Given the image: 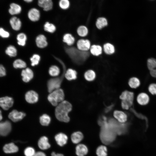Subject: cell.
Returning <instances> with one entry per match:
<instances>
[{
    "mask_svg": "<svg viewBox=\"0 0 156 156\" xmlns=\"http://www.w3.org/2000/svg\"><path fill=\"white\" fill-rule=\"evenodd\" d=\"M58 5L59 7L61 9L66 10L69 8L70 3L69 0H59Z\"/></svg>",
    "mask_w": 156,
    "mask_h": 156,
    "instance_id": "ab89813d",
    "label": "cell"
},
{
    "mask_svg": "<svg viewBox=\"0 0 156 156\" xmlns=\"http://www.w3.org/2000/svg\"><path fill=\"white\" fill-rule=\"evenodd\" d=\"M51 120L50 116L47 114H44L40 118V123L43 126H48L50 124Z\"/></svg>",
    "mask_w": 156,
    "mask_h": 156,
    "instance_id": "836d02e7",
    "label": "cell"
},
{
    "mask_svg": "<svg viewBox=\"0 0 156 156\" xmlns=\"http://www.w3.org/2000/svg\"><path fill=\"white\" fill-rule=\"evenodd\" d=\"M6 70L4 66L0 64V77H3L6 75Z\"/></svg>",
    "mask_w": 156,
    "mask_h": 156,
    "instance_id": "f6af8a7d",
    "label": "cell"
},
{
    "mask_svg": "<svg viewBox=\"0 0 156 156\" xmlns=\"http://www.w3.org/2000/svg\"><path fill=\"white\" fill-rule=\"evenodd\" d=\"M27 39L26 35L23 33H19L16 37L17 43L21 46H24L25 45Z\"/></svg>",
    "mask_w": 156,
    "mask_h": 156,
    "instance_id": "83f0119b",
    "label": "cell"
},
{
    "mask_svg": "<svg viewBox=\"0 0 156 156\" xmlns=\"http://www.w3.org/2000/svg\"><path fill=\"white\" fill-rule=\"evenodd\" d=\"M26 101L30 103H34L37 102L38 99V94L33 90H30L27 92L25 94Z\"/></svg>",
    "mask_w": 156,
    "mask_h": 156,
    "instance_id": "7c38bea8",
    "label": "cell"
},
{
    "mask_svg": "<svg viewBox=\"0 0 156 156\" xmlns=\"http://www.w3.org/2000/svg\"><path fill=\"white\" fill-rule=\"evenodd\" d=\"M36 43L37 47L42 49L46 47L48 45V42L45 36L41 34L38 35L36 39Z\"/></svg>",
    "mask_w": 156,
    "mask_h": 156,
    "instance_id": "9a60e30c",
    "label": "cell"
},
{
    "mask_svg": "<svg viewBox=\"0 0 156 156\" xmlns=\"http://www.w3.org/2000/svg\"><path fill=\"white\" fill-rule=\"evenodd\" d=\"M2 119V116L1 110H0V122Z\"/></svg>",
    "mask_w": 156,
    "mask_h": 156,
    "instance_id": "816d5d0a",
    "label": "cell"
},
{
    "mask_svg": "<svg viewBox=\"0 0 156 156\" xmlns=\"http://www.w3.org/2000/svg\"><path fill=\"white\" fill-rule=\"evenodd\" d=\"M56 106L55 114L57 119L61 122H69L70 118L68 114L72 109L71 104L67 101H63Z\"/></svg>",
    "mask_w": 156,
    "mask_h": 156,
    "instance_id": "6da1fadb",
    "label": "cell"
},
{
    "mask_svg": "<svg viewBox=\"0 0 156 156\" xmlns=\"http://www.w3.org/2000/svg\"><path fill=\"white\" fill-rule=\"evenodd\" d=\"M77 72L75 70L72 68H69L66 71L64 76L68 80L71 81L77 78Z\"/></svg>",
    "mask_w": 156,
    "mask_h": 156,
    "instance_id": "d4e9b609",
    "label": "cell"
},
{
    "mask_svg": "<svg viewBox=\"0 0 156 156\" xmlns=\"http://www.w3.org/2000/svg\"><path fill=\"white\" fill-rule=\"evenodd\" d=\"M23 1L27 3H30L32 2L34 0H23Z\"/></svg>",
    "mask_w": 156,
    "mask_h": 156,
    "instance_id": "f907efd6",
    "label": "cell"
},
{
    "mask_svg": "<svg viewBox=\"0 0 156 156\" xmlns=\"http://www.w3.org/2000/svg\"><path fill=\"white\" fill-rule=\"evenodd\" d=\"M36 153L34 148L31 147H27L24 151L25 156H34Z\"/></svg>",
    "mask_w": 156,
    "mask_h": 156,
    "instance_id": "b9f144b4",
    "label": "cell"
},
{
    "mask_svg": "<svg viewBox=\"0 0 156 156\" xmlns=\"http://www.w3.org/2000/svg\"><path fill=\"white\" fill-rule=\"evenodd\" d=\"M76 154L78 156H85L88 152L87 146L83 144L77 145L75 148Z\"/></svg>",
    "mask_w": 156,
    "mask_h": 156,
    "instance_id": "ffe728a7",
    "label": "cell"
},
{
    "mask_svg": "<svg viewBox=\"0 0 156 156\" xmlns=\"http://www.w3.org/2000/svg\"><path fill=\"white\" fill-rule=\"evenodd\" d=\"M3 150L6 153H14L18 151V148L14 143H10L4 146Z\"/></svg>",
    "mask_w": 156,
    "mask_h": 156,
    "instance_id": "44dd1931",
    "label": "cell"
},
{
    "mask_svg": "<svg viewBox=\"0 0 156 156\" xmlns=\"http://www.w3.org/2000/svg\"><path fill=\"white\" fill-rule=\"evenodd\" d=\"M22 8L19 5L15 3H12L10 5L9 12L12 15H17L21 12Z\"/></svg>",
    "mask_w": 156,
    "mask_h": 156,
    "instance_id": "7402d4cb",
    "label": "cell"
},
{
    "mask_svg": "<svg viewBox=\"0 0 156 156\" xmlns=\"http://www.w3.org/2000/svg\"><path fill=\"white\" fill-rule=\"evenodd\" d=\"M14 100L11 97L6 96L0 98V106L4 110H8L12 107Z\"/></svg>",
    "mask_w": 156,
    "mask_h": 156,
    "instance_id": "ba28073f",
    "label": "cell"
},
{
    "mask_svg": "<svg viewBox=\"0 0 156 156\" xmlns=\"http://www.w3.org/2000/svg\"><path fill=\"white\" fill-rule=\"evenodd\" d=\"M77 49L79 50L83 51H87L90 49L91 43L90 40L88 39H80L77 41Z\"/></svg>",
    "mask_w": 156,
    "mask_h": 156,
    "instance_id": "9c48e42d",
    "label": "cell"
},
{
    "mask_svg": "<svg viewBox=\"0 0 156 156\" xmlns=\"http://www.w3.org/2000/svg\"><path fill=\"white\" fill-rule=\"evenodd\" d=\"M112 105H111L107 107L105 109L106 112H107L109 111L112 109Z\"/></svg>",
    "mask_w": 156,
    "mask_h": 156,
    "instance_id": "681fc988",
    "label": "cell"
},
{
    "mask_svg": "<svg viewBox=\"0 0 156 156\" xmlns=\"http://www.w3.org/2000/svg\"></svg>",
    "mask_w": 156,
    "mask_h": 156,
    "instance_id": "f5cc1de1",
    "label": "cell"
},
{
    "mask_svg": "<svg viewBox=\"0 0 156 156\" xmlns=\"http://www.w3.org/2000/svg\"><path fill=\"white\" fill-rule=\"evenodd\" d=\"M26 114L22 112H18L14 109L8 115L9 118L14 122H17L22 120L25 116Z\"/></svg>",
    "mask_w": 156,
    "mask_h": 156,
    "instance_id": "30bf717a",
    "label": "cell"
},
{
    "mask_svg": "<svg viewBox=\"0 0 156 156\" xmlns=\"http://www.w3.org/2000/svg\"><path fill=\"white\" fill-rule=\"evenodd\" d=\"M103 50L105 54L107 55H112L115 51L114 46L109 43H105L103 46Z\"/></svg>",
    "mask_w": 156,
    "mask_h": 156,
    "instance_id": "f1b7e54d",
    "label": "cell"
},
{
    "mask_svg": "<svg viewBox=\"0 0 156 156\" xmlns=\"http://www.w3.org/2000/svg\"><path fill=\"white\" fill-rule=\"evenodd\" d=\"M122 100L121 106L124 109L127 110L133 105L134 94L127 90L123 92L120 96Z\"/></svg>",
    "mask_w": 156,
    "mask_h": 156,
    "instance_id": "5b68a950",
    "label": "cell"
},
{
    "mask_svg": "<svg viewBox=\"0 0 156 156\" xmlns=\"http://www.w3.org/2000/svg\"><path fill=\"white\" fill-rule=\"evenodd\" d=\"M51 156H64V155L60 153H56L55 152H53L51 154Z\"/></svg>",
    "mask_w": 156,
    "mask_h": 156,
    "instance_id": "c3c4849f",
    "label": "cell"
},
{
    "mask_svg": "<svg viewBox=\"0 0 156 156\" xmlns=\"http://www.w3.org/2000/svg\"><path fill=\"white\" fill-rule=\"evenodd\" d=\"M90 51L91 54L93 55L98 56L102 53V49L100 45L93 44L91 46Z\"/></svg>",
    "mask_w": 156,
    "mask_h": 156,
    "instance_id": "484cf974",
    "label": "cell"
},
{
    "mask_svg": "<svg viewBox=\"0 0 156 156\" xmlns=\"http://www.w3.org/2000/svg\"><path fill=\"white\" fill-rule=\"evenodd\" d=\"M55 139L57 144L60 146H62L67 143L68 137L65 134L60 133L55 135Z\"/></svg>",
    "mask_w": 156,
    "mask_h": 156,
    "instance_id": "2e32d148",
    "label": "cell"
},
{
    "mask_svg": "<svg viewBox=\"0 0 156 156\" xmlns=\"http://www.w3.org/2000/svg\"><path fill=\"white\" fill-rule=\"evenodd\" d=\"M84 76L86 80L88 81H92L95 79L96 74L94 70H89L85 73Z\"/></svg>",
    "mask_w": 156,
    "mask_h": 156,
    "instance_id": "74e56055",
    "label": "cell"
},
{
    "mask_svg": "<svg viewBox=\"0 0 156 156\" xmlns=\"http://www.w3.org/2000/svg\"><path fill=\"white\" fill-rule=\"evenodd\" d=\"M57 60L62 66L63 73L61 77L51 78L48 81L47 88L48 91L50 93L60 88L66 71L65 66L63 61L58 58H57Z\"/></svg>",
    "mask_w": 156,
    "mask_h": 156,
    "instance_id": "3957f363",
    "label": "cell"
},
{
    "mask_svg": "<svg viewBox=\"0 0 156 156\" xmlns=\"http://www.w3.org/2000/svg\"><path fill=\"white\" fill-rule=\"evenodd\" d=\"M13 66L15 68H25L27 66V64L23 60L18 59L14 62Z\"/></svg>",
    "mask_w": 156,
    "mask_h": 156,
    "instance_id": "d6a6232c",
    "label": "cell"
},
{
    "mask_svg": "<svg viewBox=\"0 0 156 156\" xmlns=\"http://www.w3.org/2000/svg\"><path fill=\"white\" fill-rule=\"evenodd\" d=\"M83 135L80 131H76L73 133L71 136V140L74 144H77L79 143L83 139Z\"/></svg>",
    "mask_w": 156,
    "mask_h": 156,
    "instance_id": "cb8c5ba5",
    "label": "cell"
},
{
    "mask_svg": "<svg viewBox=\"0 0 156 156\" xmlns=\"http://www.w3.org/2000/svg\"><path fill=\"white\" fill-rule=\"evenodd\" d=\"M48 96V99L54 106H57L63 101L64 94L63 90L60 88L56 89L50 93Z\"/></svg>",
    "mask_w": 156,
    "mask_h": 156,
    "instance_id": "277c9868",
    "label": "cell"
},
{
    "mask_svg": "<svg viewBox=\"0 0 156 156\" xmlns=\"http://www.w3.org/2000/svg\"><path fill=\"white\" fill-rule=\"evenodd\" d=\"M149 92L153 95H156V84L152 83L148 87Z\"/></svg>",
    "mask_w": 156,
    "mask_h": 156,
    "instance_id": "ee69618b",
    "label": "cell"
},
{
    "mask_svg": "<svg viewBox=\"0 0 156 156\" xmlns=\"http://www.w3.org/2000/svg\"><path fill=\"white\" fill-rule=\"evenodd\" d=\"M75 38L70 33L65 34L63 37V41L68 46L73 45L75 42Z\"/></svg>",
    "mask_w": 156,
    "mask_h": 156,
    "instance_id": "4316f807",
    "label": "cell"
},
{
    "mask_svg": "<svg viewBox=\"0 0 156 156\" xmlns=\"http://www.w3.org/2000/svg\"><path fill=\"white\" fill-rule=\"evenodd\" d=\"M10 23L12 29L15 31L19 30L21 28V21L16 17H12L10 20Z\"/></svg>",
    "mask_w": 156,
    "mask_h": 156,
    "instance_id": "e0dca14e",
    "label": "cell"
},
{
    "mask_svg": "<svg viewBox=\"0 0 156 156\" xmlns=\"http://www.w3.org/2000/svg\"><path fill=\"white\" fill-rule=\"evenodd\" d=\"M5 53L7 55L10 57H14L17 55V51L14 46L10 45L7 48Z\"/></svg>",
    "mask_w": 156,
    "mask_h": 156,
    "instance_id": "4dcf8cb0",
    "label": "cell"
},
{
    "mask_svg": "<svg viewBox=\"0 0 156 156\" xmlns=\"http://www.w3.org/2000/svg\"><path fill=\"white\" fill-rule=\"evenodd\" d=\"M60 73V68L56 65L51 66L49 70V74L52 77H56L59 75Z\"/></svg>",
    "mask_w": 156,
    "mask_h": 156,
    "instance_id": "8d00e7d4",
    "label": "cell"
},
{
    "mask_svg": "<svg viewBox=\"0 0 156 156\" xmlns=\"http://www.w3.org/2000/svg\"><path fill=\"white\" fill-rule=\"evenodd\" d=\"M77 31L78 35L82 37L86 36L88 32V28L84 25H81L79 27Z\"/></svg>",
    "mask_w": 156,
    "mask_h": 156,
    "instance_id": "d590c367",
    "label": "cell"
},
{
    "mask_svg": "<svg viewBox=\"0 0 156 156\" xmlns=\"http://www.w3.org/2000/svg\"><path fill=\"white\" fill-rule=\"evenodd\" d=\"M132 110L133 112H134V114H135L136 115V116H138V117L142 119H145L147 123V118L146 117L142 115V114H140L137 113L135 111H134L133 110V109H132Z\"/></svg>",
    "mask_w": 156,
    "mask_h": 156,
    "instance_id": "bcb514c9",
    "label": "cell"
},
{
    "mask_svg": "<svg viewBox=\"0 0 156 156\" xmlns=\"http://www.w3.org/2000/svg\"><path fill=\"white\" fill-rule=\"evenodd\" d=\"M34 156H46V155L44 153L41 151H38L36 153Z\"/></svg>",
    "mask_w": 156,
    "mask_h": 156,
    "instance_id": "7dc6e473",
    "label": "cell"
},
{
    "mask_svg": "<svg viewBox=\"0 0 156 156\" xmlns=\"http://www.w3.org/2000/svg\"><path fill=\"white\" fill-rule=\"evenodd\" d=\"M147 65L151 76L156 78V59L152 58L148 59Z\"/></svg>",
    "mask_w": 156,
    "mask_h": 156,
    "instance_id": "5bb4252c",
    "label": "cell"
},
{
    "mask_svg": "<svg viewBox=\"0 0 156 156\" xmlns=\"http://www.w3.org/2000/svg\"><path fill=\"white\" fill-rule=\"evenodd\" d=\"M65 49L72 60L77 64L82 63L89 56L88 52L80 51L74 47L66 48Z\"/></svg>",
    "mask_w": 156,
    "mask_h": 156,
    "instance_id": "7a4b0ae2",
    "label": "cell"
},
{
    "mask_svg": "<svg viewBox=\"0 0 156 156\" xmlns=\"http://www.w3.org/2000/svg\"><path fill=\"white\" fill-rule=\"evenodd\" d=\"M10 36L9 32L5 30L3 28H0V36L2 38H7Z\"/></svg>",
    "mask_w": 156,
    "mask_h": 156,
    "instance_id": "7bdbcfd3",
    "label": "cell"
},
{
    "mask_svg": "<svg viewBox=\"0 0 156 156\" xmlns=\"http://www.w3.org/2000/svg\"><path fill=\"white\" fill-rule=\"evenodd\" d=\"M113 115L118 121L121 123H124L127 120V114L122 111L116 110L114 112Z\"/></svg>",
    "mask_w": 156,
    "mask_h": 156,
    "instance_id": "ac0fdd59",
    "label": "cell"
},
{
    "mask_svg": "<svg viewBox=\"0 0 156 156\" xmlns=\"http://www.w3.org/2000/svg\"><path fill=\"white\" fill-rule=\"evenodd\" d=\"M138 103L141 105H145L149 102V98L147 94L145 93L139 94L137 98Z\"/></svg>",
    "mask_w": 156,
    "mask_h": 156,
    "instance_id": "603a6c76",
    "label": "cell"
},
{
    "mask_svg": "<svg viewBox=\"0 0 156 156\" xmlns=\"http://www.w3.org/2000/svg\"><path fill=\"white\" fill-rule=\"evenodd\" d=\"M22 80L25 82H29L34 77V73L32 70L29 68L23 69L21 73Z\"/></svg>",
    "mask_w": 156,
    "mask_h": 156,
    "instance_id": "4fadbf2b",
    "label": "cell"
},
{
    "mask_svg": "<svg viewBox=\"0 0 156 156\" xmlns=\"http://www.w3.org/2000/svg\"><path fill=\"white\" fill-rule=\"evenodd\" d=\"M12 125L10 122L6 120L0 122V135L5 136L8 135L10 132Z\"/></svg>",
    "mask_w": 156,
    "mask_h": 156,
    "instance_id": "52a82bcc",
    "label": "cell"
},
{
    "mask_svg": "<svg viewBox=\"0 0 156 156\" xmlns=\"http://www.w3.org/2000/svg\"><path fill=\"white\" fill-rule=\"evenodd\" d=\"M37 4L39 7L46 12L51 10L53 7L52 0H38Z\"/></svg>",
    "mask_w": 156,
    "mask_h": 156,
    "instance_id": "8fae6325",
    "label": "cell"
},
{
    "mask_svg": "<svg viewBox=\"0 0 156 156\" xmlns=\"http://www.w3.org/2000/svg\"><path fill=\"white\" fill-rule=\"evenodd\" d=\"M27 16L29 19L31 21L35 22L40 19L41 14L40 10L37 8H31L28 11Z\"/></svg>",
    "mask_w": 156,
    "mask_h": 156,
    "instance_id": "8992f818",
    "label": "cell"
},
{
    "mask_svg": "<svg viewBox=\"0 0 156 156\" xmlns=\"http://www.w3.org/2000/svg\"><path fill=\"white\" fill-rule=\"evenodd\" d=\"M44 29L45 31L49 33H52L55 31L56 27L53 24L49 22H46L44 25Z\"/></svg>",
    "mask_w": 156,
    "mask_h": 156,
    "instance_id": "e575fe53",
    "label": "cell"
},
{
    "mask_svg": "<svg viewBox=\"0 0 156 156\" xmlns=\"http://www.w3.org/2000/svg\"><path fill=\"white\" fill-rule=\"evenodd\" d=\"M40 56L39 55L37 54H33L30 59L31 65L33 66L37 65L40 61Z\"/></svg>",
    "mask_w": 156,
    "mask_h": 156,
    "instance_id": "60d3db41",
    "label": "cell"
},
{
    "mask_svg": "<svg viewBox=\"0 0 156 156\" xmlns=\"http://www.w3.org/2000/svg\"><path fill=\"white\" fill-rule=\"evenodd\" d=\"M128 84L131 88H136L140 86V81L138 78L133 77L129 79Z\"/></svg>",
    "mask_w": 156,
    "mask_h": 156,
    "instance_id": "f35d334b",
    "label": "cell"
},
{
    "mask_svg": "<svg viewBox=\"0 0 156 156\" xmlns=\"http://www.w3.org/2000/svg\"><path fill=\"white\" fill-rule=\"evenodd\" d=\"M107 147L105 146L101 145L97 148L96 153L97 156H107Z\"/></svg>",
    "mask_w": 156,
    "mask_h": 156,
    "instance_id": "1f68e13d",
    "label": "cell"
},
{
    "mask_svg": "<svg viewBox=\"0 0 156 156\" xmlns=\"http://www.w3.org/2000/svg\"><path fill=\"white\" fill-rule=\"evenodd\" d=\"M38 146L42 150L47 149L51 147L48 138L45 136H42L40 138L38 142Z\"/></svg>",
    "mask_w": 156,
    "mask_h": 156,
    "instance_id": "d6986e66",
    "label": "cell"
},
{
    "mask_svg": "<svg viewBox=\"0 0 156 156\" xmlns=\"http://www.w3.org/2000/svg\"><path fill=\"white\" fill-rule=\"evenodd\" d=\"M108 24L107 19L104 17L98 18L96 22V25L98 29H101Z\"/></svg>",
    "mask_w": 156,
    "mask_h": 156,
    "instance_id": "f546056e",
    "label": "cell"
}]
</instances>
